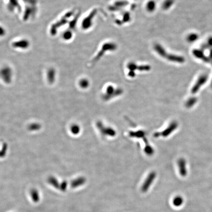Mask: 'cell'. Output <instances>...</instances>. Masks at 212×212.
<instances>
[{
  "mask_svg": "<svg viewBox=\"0 0 212 212\" xmlns=\"http://www.w3.org/2000/svg\"><path fill=\"white\" fill-rule=\"evenodd\" d=\"M72 32L70 30H67L64 32L62 34V37L64 40H70V39L72 38Z\"/></svg>",
  "mask_w": 212,
  "mask_h": 212,
  "instance_id": "obj_18",
  "label": "cell"
},
{
  "mask_svg": "<svg viewBox=\"0 0 212 212\" xmlns=\"http://www.w3.org/2000/svg\"><path fill=\"white\" fill-rule=\"evenodd\" d=\"M156 173L155 171H152L149 174L146 178L144 183L142 184V186L141 187V190L142 192H147L149 189L152 185L154 181L155 180L156 177Z\"/></svg>",
  "mask_w": 212,
  "mask_h": 212,
  "instance_id": "obj_3",
  "label": "cell"
},
{
  "mask_svg": "<svg viewBox=\"0 0 212 212\" xmlns=\"http://www.w3.org/2000/svg\"><path fill=\"white\" fill-rule=\"evenodd\" d=\"M178 124L176 121H172L169 124V125L165 129V130L162 132H157L154 134V136L155 137H167L170 135V134L173 132L176 129L178 128Z\"/></svg>",
  "mask_w": 212,
  "mask_h": 212,
  "instance_id": "obj_2",
  "label": "cell"
},
{
  "mask_svg": "<svg viewBox=\"0 0 212 212\" xmlns=\"http://www.w3.org/2000/svg\"><path fill=\"white\" fill-rule=\"evenodd\" d=\"M80 85L81 87L83 88H87V87L89 86V82L86 79H83L81 81Z\"/></svg>",
  "mask_w": 212,
  "mask_h": 212,
  "instance_id": "obj_20",
  "label": "cell"
},
{
  "mask_svg": "<svg viewBox=\"0 0 212 212\" xmlns=\"http://www.w3.org/2000/svg\"><path fill=\"white\" fill-rule=\"evenodd\" d=\"M123 90L120 89H115L113 86L109 85L107 87L106 92L103 96V99L106 101L109 100L114 97L121 95Z\"/></svg>",
  "mask_w": 212,
  "mask_h": 212,
  "instance_id": "obj_1",
  "label": "cell"
},
{
  "mask_svg": "<svg viewBox=\"0 0 212 212\" xmlns=\"http://www.w3.org/2000/svg\"><path fill=\"white\" fill-rule=\"evenodd\" d=\"M198 36L197 34H191L189 35L187 37V40L190 42H194L197 40Z\"/></svg>",
  "mask_w": 212,
  "mask_h": 212,
  "instance_id": "obj_19",
  "label": "cell"
},
{
  "mask_svg": "<svg viewBox=\"0 0 212 212\" xmlns=\"http://www.w3.org/2000/svg\"><path fill=\"white\" fill-rule=\"evenodd\" d=\"M97 127L100 131L101 134L103 135L110 137H114L116 135V132L114 129L112 128L111 127H105L101 121L97 122Z\"/></svg>",
  "mask_w": 212,
  "mask_h": 212,
  "instance_id": "obj_4",
  "label": "cell"
},
{
  "mask_svg": "<svg viewBox=\"0 0 212 212\" xmlns=\"http://www.w3.org/2000/svg\"><path fill=\"white\" fill-rule=\"evenodd\" d=\"M129 136L133 137H137V138H145V133L144 131H137L136 132H129Z\"/></svg>",
  "mask_w": 212,
  "mask_h": 212,
  "instance_id": "obj_12",
  "label": "cell"
},
{
  "mask_svg": "<svg viewBox=\"0 0 212 212\" xmlns=\"http://www.w3.org/2000/svg\"><path fill=\"white\" fill-rule=\"evenodd\" d=\"M178 165L179 171L181 175L184 177L187 175V165L185 160L184 159H180L178 162Z\"/></svg>",
  "mask_w": 212,
  "mask_h": 212,
  "instance_id": "obj_8",
  "label": "cell"
},
{
  "mask_svg": "<svg viewBox=\"0 0 212 212\" xmlns=\"http://www.w3.org/2000/svg\"><path fill=\"white\" fill-rule=\"evenodd\" d=\"M210 57L211 59H212V49L210 51Z\"/></svg>",
  "mask_w": 212,
  "mask_h": 212,
  "instance_id": "obj_23",
  "label": "cell"
},
{
  "mask_svg": "<svg viewBox=\"0 0 212 212\" xmlns=\"http://www.w3.org/2000/svg\"><path fill=\"white\" fill-rule=\"evenodd\" d=\"M174 0H165L163 4V8L165 10L169 9L173 4Z\"/></svg>",
  "mask_w": 212,
  "mask_h": 212,
  "instance_id": "obj_17",
  "label": "cell"
},
{
  "mask_svg": "<svg viewBox=\"0 0 212 212\" xmlns=\"http://www.w3.org/2000/svg\"><path fill=\"white\" fill-rule=\"evenodd\" d=\"M193 54H194V56H195L196 58L200 59V60H202L205 62H210V60L208 59L206 56H205V55L204 54L203 52H202L201 50H194V52H193Z\"/></svg>",
  "mask_w": 212,
  "mask_h": 212,
  "instance_id": "obj_11",
  "label": "cell"
},
{
  "mask_svg": "<svg viewBox=\"0 0 212 212\" xmlns=\"http://www.w3.org/2000/svg\"><path fill=\"white\" fill-rule=\"evenodd\" d=\"M183 202H184L183 198L180 196H176L173 200V204L176 207H180L182 205Z\"/></svg>",
  "mask_w": 212,
  "mask_h": 212,
  "instance_id": "obj_15",
  "label": "cell"
},
{
  "mask_svg": "<svg viewBox=\"0 0 212 212\" xmlns=\"http://www.w3.org/2000/svg\"><path fill=\"white\" fill-rule=\"evenodd\" d=\"M207 43V45L209 47V46H212V37H211L208 39Z\"/></svg>",
  "mask_w": 212,
  "mask_h": 212,
  "instance_id": "obj_22",
  "label": "cell"
},
{
  "mask_svg": "<svg viewBox=\"0 0 212 212\" xmlns=\"http://www.w3.org/2000/svg\"><path fill=\"white\" fill-rule=\"evenodd\" d=\"M30 45V43L28 40L26 39H22V40H18L17 41H15L13 43V46L17 48L25 49L28 48Z\"/></svg>",
  "mask_w": 212,
  "mask_h": 212,
  "instance_id": "obj_10",
  "label": "cell"
},
{
  "mask_svg": "<svg viewBox=\"0 0 212 212\" xmlns=\"http://www.w3.org/2000/svg\"><path fill=\"white\" fill-rule=\"evenodd\" d=\"M5 34V28L0 26V37H3Z\"/></svg>",
  "mask_w": 212,
  "mask_h": 212,
  "instance_id": "obj_21",
  "label": "cell"
},
{
  "mask_svg": "<svg viewBox=\"0 0 212 212\" xmlns=\"http://www.w3.org/2000/svg\"><path fill=\"white\" fill-rule=\"evenodd\" d=\"M165 53L166 54H165V55L164 58H166L171 62H178V63H183L185 61L184 58L181 56L167 54V52H166Z\"/></svg>",
  "mask_w": 212,
  "mask_h": 212,
  "instance_id": "obj_9",
  "label": "cell"
},
{
  "mask_svg": "<svg viewBox=\"0 0 212 212\" xmlns=\"http://www.w3.org/2000/svg\"><path fill=\"white\" fill-rule=\"evenodd\" d=\"M211 86H212V84H211Z\"/></svg>",
  "mask_w": 212,
  "mask_h": 212,
  "instance_id": "obj_24",
  "label": "cell"
},
{
  "mask_svg": "<svg viewBox=\"0 0 212 212\" xmlns=\"http://www.w3.org/2000/svg\"><path fill=\"white\" fill-rule=\"evenodd\" d=\"M144 140L146 144L145 148H144V152L147 155H151L154 153L153 148L151 147V146L150 144H148V141H147V139H146V137L144 139Z\"/></svg>",
  "mask_w": 212,
  "mask_h": 212,
  "instance_id": "obj_13",
  "label": "cell"
},
{
  "mask_svg": "<svg viewBox=\"0 0 212 212\" xmlns=\"http://www.w3.org/2000/svg\"><path fill=\"white\" fill-rule=\"evenodd\" d=\"M208 79V76L207 75H202L199 77L197 82H196L192 89L191 92L193 94L196 93L198 91L201 87L205 84Z\"/></svg>",
  "mask_w": 212,
  "mask_h": 212,
  "instance_id": "obj_6",
  "label": "cell"
},
{
  "mask_svg": "<svg viewBox=\"0 0 212 212\" xmlns=\"http://www.w3.org/2000/svg\"><path fill=\"white\" fill-rule=\"evenodd\" d=\"M117 48L116 45L114 43H106L104 44L103 47H102V49L101 50L100 52H99L96 57H95V59H94V60L97 61V60H99L101 57H102L104 53L107 52V50L114 51L115 50V49Z\"/></svg>",
  "mask_w": 212,
  "mask_h": 212,
  "instance_id": "obj_5",
  "label": "cell"
},
{
  "mask_svg": "<svg viewBox=\"0 0 212 212\" xmlns=\"http://www.w3.org/2000/svg\"><path fill=\"white\" fill-rule=\"evenodd\" d=\"M96 14V10L94 9L93 10L87 17H85L82 23V28L85 30H87L88 28H90L92 24V19Z\"/></svg>",
  "mask_w": 212,
  "mask_h": 212,
  "instance_id": "obj_7",
  "label": "cell"
},
{
  "mask_svg": "<svg viewBox=\"0 0 212 212\" xmlns=\"http://www.w3.org/2000/svg\"><path fill=\"white\" fill-rule=\"evenodd\" d=\"M197 101V98L196 97H191L189 99L186 103L185 105L187 108H190L193 107Z\"/></svg>",
  "mask_w": 212,
  "mask_h": 212,
  "instance_id": "obj_16",
  "label": "cell"
},
{
  "mask_svg": "<svg viewBox=\"0 0 212 212\" xmlns=\"http://www.w3.org/2000/svg\"><path fill=\"white\" fill-rule=\"evenodd\" d=\"M156 7V3L154 0H150L147 2L146 9L148 12H154L155 10Z\"/></svg>",
  "mask_w": 212,
  "mask_h": 212,
  "instance_id": "obj_14",
  "label": "cell"
}]
</instances>
